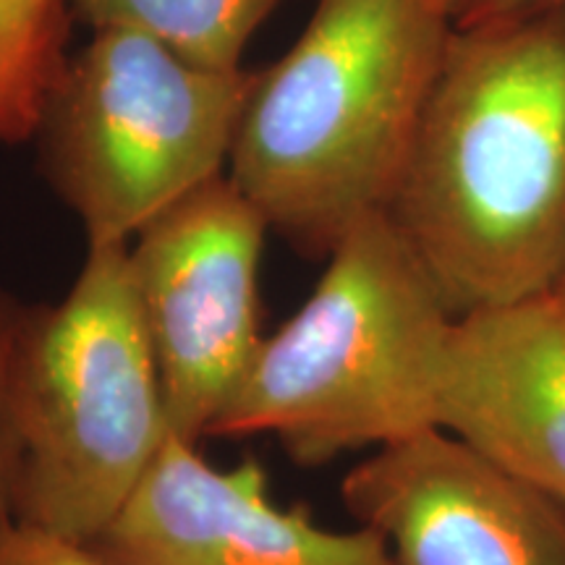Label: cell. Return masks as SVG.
Returning a JSON list of instances; mask_svg holds the SVG:
<instances>
[{
    "mask_svg": "<svg viewBox=\"0 0 565 565\" xmlns=\"http://www.w3.org/2000/svg\"><path fill=\"white\" fill-rule=\"evenodd\" d=\"M387 217L454 317L565 278V9L454 24Z\"/></svg>",
    "mask_w": 565,
    "mask_h": 565,
    "instance_id": "cell-1",
    "label": "cell"
},
{
    "mask_svg": "<svg viewBox=\"0 0 565 565\" xmlns=\"http://www.w3.org/2000/svg\"><path fill=\"white\" fill-rule=\"evenodd\" d=\"M454 24L445 0H317L294 45L257 71L228 162L270 231L328 257L387 212Z\"/></svg>",
    "mask_w": 565,
    "mask_h": 565,
    "instance_id": "cell-2",
    "label": "cell"
},
{
    "mask_svg": "<svg viewBox=\"0 0 565 565\" xmlns=\"http://www.w3.org/2000/svg\"><path fill=\"white\" fill-rule=\"evenodd\" d=\"M288 322L265 335L210 437L270 435L301 466L437 427L456 317L387 212L364 217Z\"/></svg>",
    "mask_w": 565,
    "mask_h": 565,
    "instance_id": "cell-3",
    "label": "cell"
},
{
    "mask_svg": "<svg viewBox=\"0 0 565 565\" xmlns=\"http://www.w3.org/2000/svg\"><path fill=\"white\" fill-rule=\"evenodd\" d=\"M13 408L17 524L92 547L173 437L129 244H87L66 296L24 309Z\"/></svg>",
    "mask_w": 565,
    "mask_h": 565,
    "instance_id": "cell-4",
    "label": "cell"
},
{
    "mask_svg": "<svg viewBox=\"0 0 565 565\" xmlns=\"http://www.w3.org/2000/svg\"><path fill=\"white\" fill-rule=\"evenodd\" d=\"M257 71L212 68L147 34L103 26L68 55L42 113V166L87 244H129L228 173Z\"/></svg>",
    "mask_w": 565,
    "mask_h": 565,
    "instance_id": "cell-5",
    "label": "cell"
},
{
    "mask_svg": "<svg viewBox=\"0 0 565 565\" xmlns=\"http://www.w3.org/2000/svg\"><path fill=\"white\" fill-rule=\"evenodd\" d=\"M270 225L228 179L204 183L129 242L134 288L166 393L171 435L210 440L249 374L259 328V267Z\"/></svg>",
    "mask_w": 565,
    "mask_h": 565,
    "instance_id": "cell-6",
    "label": "cell"
},
{
    "mask_svg": "<svg viewBox=\"0 0 565 565\" xmlns=\"http://www.w3.org/2000/svg\"><path fill=\"white\" fill-rule=\"evenodd\" d=\"M341 498L401 565H565V505L437 427L374 450Z\"/></svg>",
    "mask_w": 565,
    "mask_h": 565,
    "instance_id": "cell-7",
    "label": "cell"
},
{
    "mask_svg": "<svg viewBox=\"0 0 565 565\" xmlns=\"http://www.w3.org/2000/svg\"><path fill=\"white\" fill-rule=\"evenodd\" d=\"M92 547L116 565H401L370 526L333 532L280 508L254 458L217 469L179 437Z\"/></svg>",
    "mask_w": 565,
    "mask_h": 565,
    "instance_id": "cell-8",
    "label": "cell"
},
{
    "mask_svg": "<svg viewBox=\"0 0 565 565\" xmlns=\"http://www.w3.org/2000/svg\"><path fill=\"white\" fill-rule=\"evenodd\" d=\"M437 429L565 505V301L557 294L456 317Z\"/></svg>",
    "mask_w": 565,
    "mask_h": 565,
    "instance_id": "cell-9",
    "label": "cell"
},
{
    "mask_svg": "<svg viewBox=\"0 0 565 565\" xmlns=\"http://www.w3.org/2000/svg\"><path fill=\"white\" fill-rule=\"evenodd\" d=\"M92 30L118 26L212 68H244L254 32L282 0H71Z\"/></svg>",
    "mask_w": 565,
    "mask_h": 565,
    "instance_id": "cell-10",
    "label": "cell"
},
{
    "mask_svg": "<svg viewBox=\"0 0 565 565\" xmlns=\"http://www.w3.org/2000/svg\"><path fill=\"white\" fill-rule=\"evenodd\" d=\"M66 0H0V145L40 129L66 66Z\"/></svg>",
    "mask_w": 565,
    "mask_h": 565,
    "instance_id": "cell-11",
    "label": "cell"
},
{
    "mask_svg": "<svg viewBox=\"0 0 565 565\" xmlns=\"http://www.w3.org/2000/svg\"><path fill=\"white\" fill-rule=\"evenodd\" d=\"M24 303L0 291V532L17 524L21 440L13 408V356Z\"/></svg>",
    "mask_w": 565,
    "mask_h": 565,
    "instance_id": "cell-12",
    "label": "cell"
},
{
    "mask_svg": "<svg viewBox=\"0 0 565 565\" xmlns=\"http://www.w3.org/2000/svg\"><path fill=\"white\" fill-rule=\"evenodd\" d=\"M0 565H116L89 545L58 540L24 524L0 532Z\"/></svg>",
    "mask_w": 565,
    "mask_h": 565,
    "instance_id": "cell-13",
    "label": "cell"
},
{
    "mask_svg": "<svg viewBox=\"0 0 565 565\" xmlns=\"http://www.w3.org/2000/svg\"><path fill=\"white\" fill-rule=\"evenodd\" d=\"M561 9H565V0H463V6L456 13V24L526 19Z\"/></svg>",
    "mask_w": 565,
    "mask_h": 565,
    "instance_id": "cell-14",
    "label": "cell"
},
{
    "mask_svg": "<svg viewBox=\"0 0 565 565\" xmlns=\"http://www.w3.org/2000/svg\"><path fill=\"white\" fill-rule=\"evenodd\" d=\"M445 6H448L450 13H454V19H456L458 9H461V6H463V0H445Z\"/></svg>",
    "mask_w": 565,
    "mask_h": 565,
    "instance_id": "cell-15",
    "label": "cell"
},
{
    "mask_svg": "<svg viewBox=\"0 0 565 565\" xmlns=\"http://www.w3.org/2000/svg\"><path fill=\"white\" fill-rule=\"evenodd\" d=\"M557 296H561V299L565 301V278H563V282H561V286H557V291H555Z\"/></svg>",
    "mask_w": 565,
    "mask_h": 565,
    "instance_id": "cell-16",
    "label": "cell"
}]
</instances>
